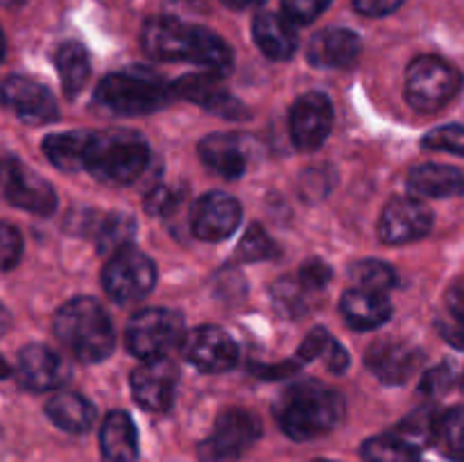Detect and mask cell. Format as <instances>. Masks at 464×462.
<instances>
[{
  "instance_id": "24",
  "label": "cell",
  "mask_w": 464,
  "mask_h": 462,
  "mask_svg": "<svg viewBox=\"0 0 464 462\" xmlns=\"http://www.w3.org/2000/svg\"><path fill=\"white\" fill-rule=\"evenodd\" d=\"M100 447L109 462H136L139 435L131 417L122 410L109 412L100 430Z\"/></svg>"
},
{
  "instance_id": "49",
  "label": "cell",
  "mask_w": 464,
  "mask_h": 462,
  "mask_svg": "<svg viewBox=\"0 0 464 462\" xmlns=\"http://www.w3.org/2000/svg\"><path fill=\"white\" fill-rule=\"evenodd\" d=\"M5 50H7V43H5V34H3V30H0V63H3V59H5Z\"/></svg>"
},
{
  "instance_id": "25",
  "label": "cell",
  "mask_w": 464,
  "mask_h": 462,
  "mask_svg": "<svg viewBox=\"0 0 464 462\" xmlns=\"http://www.w3.org/2000/svg\"><path fill=\"white\" fill-rule=\"evenodd\" d=\"M408 188L415 197H456L464 193V175L458 168L426 163L408 175Z\"/></svg>"
},
{
  "instance_id": "51",
  "label": "cell",
  "mask_w": 464,
  "mask_h": 462,
  "mask_svg": "<svg viewBox=\"0 0 464 462\" xmlns=\"http://www.w3.org/2000/svg\"><path fill=\"white\" fill-rule=\"evenodd\" d=\"M315 462H331V460H315Z\"/></svg>"
},
{
  "instance_id": "30",
  "label": "cell",
  "mask_w": 464,
  "mask_h": 462,
  "mask_svg": "<svg viewBox=\"0 0 464 462\" xmlns=\"http://www.w3.org/2000/svg\"><path fill=\"white\" fill-rule=\"evenodd\" d=\"M361 456L365 462H420L417 448L394 433L367 439L361 448Z\"/></svg>"
},
{
  "instance_id": "26",
  "label": "cell",
  "mask_w": 464,
  "mask_h": 462,
  "mask_svg": "<svg viewBox=\"0 0 464 462\" xmlns=\"http://www.w3.org/2000/svg\"><path fill=\"white\" fill-rule=\"evenodd\" d=\"M91 140H93V131H63L44 140V152L59 170H86Z\"/></svg>"
},
{
  "instance_id": "50",
  "label": "cell",
  "mask_w": 464,
  "mask_h": 462,
  "mask_svg": "<svg viewBox=\"0 0 464 462\" xmlns=\"http://www.w3.org/2000/svg\"><path fill=\"white\" fill-rule=\"evenodd\" d=\"M0 3H3V5H16V3H21V0H0Z\"/></svg>"
},
{
  "instance_id": "7",
  "label": "cell",
  "mask_w": 464,
  "mask_h": 462,
  "mask_svg": "<svg viewBox=\"0 0 464 462\" xmlns=\"http://www.w3.org/2000/svg\"><path fill=\"white\" fill-rule=\"evenodd\" d=\"M157 281V267L134 247H122L111 254L102 272V284L116 303H134L143 299Z\"/></svg>"
},
{
  "instance_id": "32",
  "label": "cell",
  "mask_w": 464,
  "mask_h": 462,
  "mask_svg": "<svg viewBox=\"0 0 464 462\" xmlns=\"http://www.w3.org/2000/svg\"><path fill=\"white\" fill-rule=\"evenodd\" d=\"M435 421H438V415L430 408H417L397 426L394 435L420 451L426 444H433Z\"/></svg>"
},
{
  "instance_id": "2",
  "label": "cell",
  "mask_w": 464,
  "mask_h": 462,
  "mask_svg": "<svg viewBox=\"0 0 464 462\" xmlns=\"http://www.w3.org/2000/svg\"><path fill=\"white\" fill-rule=\"evenodd\" d=\"M344 399L335 390L317 383L290 388L276 408V417L285 435L297 442L331 433L343 421Z\"/></svg>"
},
{
  "instance_id": "3",
  "label": "cell",
  "mask_w": 464,
  "mask_h": 462,
  "mask_svg": "<svg viewBox=\"0 0 464 462\" xmlns=\"http://www.w3.org/2000/svg\"><path fill=\"white\" fill-rule=\"evenodd\" d=\"M54 335L82 362H100L113 351V326L95 299L77 297L54 315Z\"/></svg>"
},
{
  "instance_id": "36",
  "label": "cell",
  "mask_w": 464,
  "mask_h": 462,
  "mask_svg": "<svg viewBox=\"0 0 464 462\" xmlns=\"http://www.w3.org/2000/svg\"><path fill=\"white\" fill-rule=\"evenodd\" d=\"M424 148L435 152H451L464 157V127L444 125L424 136Z\"/></svg>"
},
{
  "instance_id": "31",
  "label": "cell",
  "mask_w": 464,
  "mask_h": 462,
  "mask_svg": "<svg viewBox=\"0 0 464 462\" xmlns=\"http://www.w3.org/2000/svg\"><path fill=\"white\" fill-rule=\"evenodd\" d=\"M136 222L127 213H109L98 226H95V238H98V249L102 254H113L118 249L127 247L134 238Z\"/></svg>"
},
{
  "instance_id": "47",
  "label": "cell",
  "mask_w": 464,
  "mask_h": 462,
  "mask_svg": "<svg viewBox=\"0 0 464 462\" xmlns=\"http://www.w3.org/2000/svg\"><path fill=\"white\" fill-rule=\"evenodd\" d=\"M222 3L231 9H247V7H254V5L263 3V0H222Z\"/></svg>"
},
{
  "instance_id": "16",
  "label": "cell",
  "mask_w": 464,
  "mask_h": 462,
  "mask_svg": "<svg viewBox=\"0 0 464 462\" xmlns=\"http://www.w3.org/2000/svg\"><path fill=\"white\" fill-rule=\"evenodd\" d=\"M190 222L198 238L208 240V243L225 240L240 225V204L231 195L213 190L195 202Z\"/></svg>"
},
{
  "instance_id": "41",
  "label": "cell",
  "mask_w": 464,
  "mask_h": 462,
  "mask_svg": "<svg viewBox=\"0 0 464 462\" xmlns=\"http://www.w3.org/2000/svg\"><path fill=\"white\" fill-rule=\"evenodd\" d=\"M331 340L334 338H331L324 329H320V326H317V329H313L311 333L304 338L302 347H299V351H297V358L304 362H311V361H315V358L324 356L326 349H329V344H331Z\"/></svg>"
},
{
  "instance_id": "22",
  "label": "cell",
  "mask_w": 464,
  "mask_h": 462,
  "mask_svg": "<svg viewBox=\"0 0 464 462\" xmlns=\"http://www.w3.org/2000/svg\"><path fill=\"white\" fill-rule=\"evenodd\" d=\"M340 311L349 326L361 331L376 329L392 315V303L383 293L365 288H352L340 299Z\"/></svg>"
},
{
  "instance_id": "19",
  "label": "cell",
  "mask_w": 464,
  "mask_h": 462,
  "mask_svg": "<svg viewBox=\"0 0 464 462\" xmlns=\"http://www.w3.org/2000/svg\"><path fill=\"white\" fill-rule=\"evenodd\" d=\"M367 367L379 380L388 385L406 383L420 365V353L399 340H379L367 349Z\"/></svg>"
},
{
  "instance_id": "27",
  "label": "cell",
  "mask_w": 464,
  "mask_h": 462,
  "mask_svg": "<svg viewBox=\"0 0 464 462\" xmlns=\"http://www.w3.org/2000/svg\"><path fill=\"white\" fill-rule=\"evenodd\" d=\"M45 412L53 419L54 426L68 433H84L93 426L95 410L84 397L75 392H62L54 394L48 403H45Z\"/></svg>"
},
{
  "instance_id": "33",
  "label": "cell",
  "mask_w": 464,
  "mask_h": 462,
  "mask_svg": "<svg viewBox=\"0 0 464 462\" xmlns=\"http://www.w3.org/2000/svg\"><path fill=\"white\" fill-rule=\"evenodd\" d=\"M352 279L358 288L374 290V293H385V290L394 288L397 284V272L381 261H361L353 263Z\"/></svg>"
},
{
  "instance_id": "8",
  "label": "cell",
  "mask_w": 464,
  "mask_h": 462,
  "mask_svg": "<svg viewBox=\"0 0 464 462\" xmlns=\"http://www.w3.org/2000/svg\"><path fill=\"white\" fill-rule=\"evenodd\" d=\"M125 340L127 349L143 361L166 356L172 347L184 340L181 317L166 308H145L130 320Z\"/></svg>"
},
{
  "instance_id": "1",
  "label": "cell",
  "mask_w": 464,
  "mask_h": 462,
  "mask_svg": "<svg viewBox=\"0 0 464 462\" xmlns=\"http://www.w3.org/2000/svg\"><path fill=\"white\" fill-rule=\"evenodd\" d=\"M140 43L150 57L161 62H193L216 77L229 75L234 66L229 45L220 36L172 16L150 18L140 32Z\"/></svg>"
},
{
  "instance_id": "17",
  "label": "cell",
  "mask_w": 464,
  "mask_h": 462,
  "mask_svg": "<svg viewBox=\"0 0 464 462\" xmlns=\"http://www.w3.org/2000/svg\"><path fill=\"white\" fill-rule=\"evenodd\" d=\"M170 93L179 95V98L188 100V102L199 104V107L208 109V111L218 113V116L227 118H245L247 109L238 102L231 93H227L225 86H220L216 75L211 72H193V75H184L170 86Z\"/></svg>"
},
{
  "instance_id": "14",
  "label": "cell",
  "mask_w": 464,
  "mask_h": 462,
  "mask_svg": "<svg viewBox=\"0 0 464 462\" xmlns=\"http://www.w3.org/2000/svg\"><path fill=\"white\" fill-rule=\"evenodd\" d=\"M334 125V107L322 93H306L290 109V136L299 149H317Z\"/></svg>"
},
{
  "instance_id": "34",
  "label": "cell",
  "mask_w": 464,
  "mask_h": 462,
  "mask_svg": "<svg viewBox=\"0 0 464 462\" xmlns=\"http://www.w3.org/2000/svg\"><path fill=\"white\" fill-rule=\"evenodd\" d=\"M272 299H275V306L288 317L304 315L308 311V290L304 288L299 279L276 281L272 285Z\"/></svg>"
},
{
  "instance_id": "29",
  "label": "cell",
  "mask_w": 464,
  "mask_h": 462,
  "mask_svg": "<svg viewBox=\"0 0 464 462\" xmlns=\"http://www.w3.org/2000/svg\"><path fill=\"white\" fill-rule=\"evenodd\" d=\"M433 444L449 460L464 462V408L456 406L438 415Z\"/></svg>"
},
{
  "instance_id": "28",
  "label": "cell",
  "mask_w": 464,
  "mask_h": 462,
  "mask_svg": "<svg viewBox=\"0 0 464 462\" xmlns=\"http://www.w3.org/2000/svg\"><path fill=\"white\" fill-rule=\"evenodd\" d=\"M54 63H57V72L59 80H62L63 93H66L68 98L80 93L91 75L89 54H86L84 45L77 43V41L62 43L57 53H54Z\"/></svg>"
},
{
  "instance_id": "6",
  "label": "cell",
  "mask_w": 464,
  "mask_h": 462,
  "mask_svg": "<svg viewBox=\"0 0 464 462\" xmlns=\"http://www.w3.org/2000/svg\"><path fill=\"white\" fill-rule=\"evenodd\" d=\"M462 77L444 59L424 54L408 66L406 98L417 111H438L460 91Z\"/></svg>"
},
{
  "instance_id": "45",
  "label": "cell",
  "mask_w": 464,
  "mask_h": 462,
  "mask_svg": "<svg viewBox=\"0 0 464 462\" xmlns=\"http://www.w3.org/2000/svg\"><path fill=\"white\" fill-rule=\"evenodd\" d=\"M324 358H326V365H329L331 371H344V370H347V365H349L347 349L340 347L335 340H331V344H329V349H326Z\"/></svg>"
},
{
  "instance_id": "40",
  "label": "cell",
  "mask_w": 464,
  "mask_h": 462,
  "mask_svg": "<svg viewBox=\"0 0 464 462\" xmlns=\"http://www.w3.org/2000/svg\"><path fill=\"white\" fill-rule=\"evenodd\" d=\"M331 279V267L322 261H308L304 263L302 270H299V281H302L304 288L308 293H315V290L326 288Z\"/></svg>"
},
{
  "instance_id": "4",
  "label": "cell",
  "mask_w": 464,
  "mask_h": 462,
  "mask_svg": "<svg viewBox=\"0 0 464 462\" xmlns=\"http://www.w3.org/2000/svg\"><path fill=\"white\" fill-rule=\"evenodd\" d=\"M148 145L131 131H93L86 170L109 184H131L148 166Z\"/></svg>"
},
{
  "instance_id": "37",
  "label": "cell",
  "mask_w": 464,
  "mask_h": 462,
  "mask_svg": "<svg viewBox=\"0 0 464 462\" xmlns=\"http://www.w3.org/2000/svg\"><path fill=\"white\" fill-rule=\"evenodd\" d=\"M23 254V238L18 229L7 222H0V270H12L18 265Z\"/></svg>"
},
{
  "instance_id": "5",
  "label": "cell",
  "mask_w": 464,
  "mask_h": 462,
  "mask_svg": "<svg viewBox=\"0 0 464 462\" xmlns=\"http://www.w3.org/2000/svg\"><path fill=\"white\" fill-rule=\"evenodd\" d=\"M168 93L170 86L163 84L157 72L134 66L104 77L95 95L109 111L121 116H143L161 109Z\"/></svg>"
},
{
  "instance_id": "13",
  "label": "cell",
  "mask_w": 464,
  "mask_h": 462,
  "mask_svg": "<svg viewBox=\"0 0 464 462\" xmlns=\"http://www.w3.org/2000/svg\"><path fill=\"white\" fill-rule=\"evenodd\" d=\"M177 365L166 356L143 361L131 374V392L143 408L163 412L170 408L177 388Z\"/></svg>"
},
{
  "instance_id": "44",
  "label": "cell",
  "mask_w": 464,
  "mask_h": 462,
  "mask_svg": "<svg viewBox=\"0 0 464 462\" xmlns=\"http://www.w3.org/2000/svg\"><path fill=\"white\" fill-rule=\"evenodd\" d=\"M403 0H353V7L365 16H388Z\"/></svg>"
},
{
  "instance_id": "48",
  "label": "cell",
  "mask_w": 464,
  "mask_h": 462,
  "mask_svg": "<svg viewBox=\"0 0 464 462\" xmlns=\"http://www.w3.org/2000/svg\"><path fill=\"white\" fill-rule=\"evenodd\" d=\"M9 374H12V370H9V365L5 362V358L0 356V379H7Z\"/></svg>"
},
{
  "instance_id": "18",
  "label": "cell",
  "mask_w": 464,
  "mask_h": 462,
  "mask_svg": "<svg viewBox=\"0 0 464 462\" xmlns=\"http://www.w3.org/2000/svg\"><path fill=\"white\" fill-rule=\"evenodd\" d=\"M68 370L66 361L45 344H27L18 353V379L25 388L45 392L66 383Z\"/></svg>"
},
{
  "instance_id": "42",
  "label": "cell",
  "mask_w": 464,
  "mask_h": 462,
  "mask_svg": "<svg viewBox=\"0 0 464 462\" xmlns=\"http://www.w3.org/2000/svg\"><path fill=\"white\" fill-rule=\"evenodd\" d=\"M438 331L451 347L464 351V317L449 311L438 320Z\"/></svg>"
},
{
  "instance_id": "11",
  "label": "cell",
  "mask_w": 464,
  "mask_h": 462,
  "mask_svg": "<svg viewBox=\"0 0 464 462\" xmlns=\"http://www.w3.org/2000/svg\"><path fill=\"white\" fill-rule=\"evenodd\" d=\"M179 349L181 356L190 365L198 367L199 371H207V374L231 370L236 365V358H238V349H236L231 335L218 326L193 329L188 335H184Z\"/></svg>"
},
{
  "instance_id": "10",
  "label": "cell",
  "mask_w": 464,
  "mask_h": 462,
  "mask_svg": "<svg viewBox=\"0 0 464 462\" xmlns=\"http://www.w3.org/2000/svg\"><path fill=\"white\" fill-rule=\"evenodd\" d=\"M0 102L27 125H45V122H53L57 118L54 95L32 77H7L0 84Z\"/></svg>"
},
{
  "instance_id": "46",
  "label": "cell",
  "mask_w": 464,
  "mask_h": 462,
  "mask_svg": "<svg viewBox=\"0 0 464 462\" xmlns=\"http://www.w3.org/2000/svg\"><path fill=\"white\" fill-rule=\"evenodd\" d=\"M449 311L464 317V279L449 290Z\"/></svg>"
},
{
  "instance_id": "39",
  "label": "cell",
  "mask_w": 464,
  "mask_h": 462,
  "mask_svg": "<svg viewBox=\"0 0 464 462\" xmlns=\"http://www.w3.org/2000/svg\"><path fill=\"white\" fill-rule=\"evenodd\" d=\"M453 376H456V374H453L451 365L433 367V370L426 371V374H424L420 390H421V392L430 394V397H440V394H444L453 385Z\"/></svg>"
},
{
  "instance_id": "35",
  "label": "cell",
  "mask_w": 464,
  "mask_h": 462,
  "mask_svg": "<svg viewBox=\"0 0 464 462\" xmlns=\"http://www.w3.org/2000/svg\"><path fill=\"white\" fill-rule=\"evenodd\" d=\"M276 254H279V247L263 231V226L258 225L249 226L247 234L243 236V240L238 245L240 261H267V258H275Z\"/></svg>"
},
{
  "instance_id": "21",
  "label": "cell",
  "mask_w": 464,
  "mask_h": 462,
  "mask_svg": "<svg viewBox=\"0 0 464 462\" xmlns=\"http://www.w3.org/2000/svg\"><path fill=\"white\" fill-rule=\"evenodd\" d=\"M254 41L266 57L284 62L290 59L297 50V32L293 21L275 12H263L254 18Z\"/></svg>"
},
{
  "instance_id": "9",
  "label": "cell",
  "mask_w": 464,
  "mask_h": 462,
  "mask_svg": "<svg viewBox=\"0 0 464 462\" xmlns=\"http://www.w3.org/2000/svg\"><path fill=\"white\" fill-rule=\"evenodd\" d=\"M261 435V421L247 410H227L216 419L213 433L198 447L202 462H227L240 457Z\"/></svg>"
},
{
  "instance_id": "43",
  "label": "cell",
  "mask_w": 464,
  "mask_h": 462,
  "mask_svg": "<svg viewBox=\"0 0 464 462\" xmlns=\"http://www.w3.org/2000/svg\"><path fill=\"white\" fill-rule=\"evenodd\" d=\"M175 204L177 195L170 188H166V186H157L145 197V208H148L150 216H166V213H170L175 208Z\"/></svg>"
},
{
  "instance_id": "20",
  "label": "cell",
  "mask_w": 464,
  "mask_h": 462,
  "mask_svg": "<svg viewBox=\"0 0 464 462\" xmlns=\"http://www.w3.org/2000/svg\"><path fill=\"white\" fill-rule=\"evenodd\" d=\"M362 43L358 34L343 27H331L313 36L308 45V57L315 66L352 68L361 57Z\"/></svg>"
},
{
  "instance_id": "23",
  "label": "cell",
  "mask_w": 464,
  "mask_h": 462,
  "mask_svg": "<svg viewBox=\"0 0 464 462\" xmlns=\"http://www.w3.org/2000/svg\"><path fill=\"white\" fill-rule=\"evenodd\" d=\"M199 159L204 166L211 168L218 175L227 179H236L247 168V154H245L243 143L234 134H211L199 143Z\"/></svg>"
},
{
  "instance_id": "15",
  "label": "cell",
  "mask_w": 464,
  "mask_h": 462,
  "mask_svg": "<svg viewBox=\"0 0 464 462\" xmlns=\"http://www.w3.org/2000/svg\"><path fill=\"white\" fill-rule=\"evenodd\" d=\"M5 199L14 207L34 213V216H50L57 208V195H54L53 186L44 177L32 172L30 168L18 163L16 159L7 161Z\"/></svg>"
},
{
  "instance_id": "52",
  "label": "cell",
  "mask_w": 464,
  "mask_h": 462,
  "mask_svg": "<svg viewBox=\"0 0 464 462\" xmlns=\"http://www.w3.org/2000/svg\"><path fill=\"white\" fill-rule=\"evenodd\" d=\"M462 390H464V376H462Z\"/></svg>"
},
{
  "instance_id": "38",
  "label": "cell",
  "mask_w": 464,
  "mask_h": 462,
  "mask_svg": "<svg viewBox=\"0 0 464 462\" xmlns=\"http://www.w3.org/2000/svg\"><path fill=\"white\" fill-rule=\"evenodd\" d=\"M284 14L293 23H311L329 7L331 0H281Z\"/></svg>"
},
{
  "instance_id": "12",
  "label": "cell",
  "mask_w": 464,
  "mask_h": 462,
  "mask_svg": "<svg viewBox=\"0 0 464 462\" xmlns=\"http://www.w3.org/2000/svg\"><path fill=\"white\" fill-rule=\"evenodd\" d=\"M433 226V213L420 197H394L381 213L379 238L388 245L424 238Z\"/></svg>"
}]
</instances>
